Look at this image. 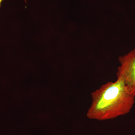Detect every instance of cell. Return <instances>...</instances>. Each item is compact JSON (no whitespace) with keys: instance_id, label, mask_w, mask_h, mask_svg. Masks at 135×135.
Here are the masks:
<instances>
[{"instance_id":"obj_2","label":"cell","mask_w":135,"mask_h":135,"mask_svg":"<svg viewBox=\"0 0 135 135\" xmlns=\"http://www.w3.org/2000/svg\"><path fill=\"white\" fill-rule=\"evenodd\" d=\"M117 78L123 80L129 92L135 96V49L119 58Z\"/></svg>"},{"instance_id":"obj_1","label":"cell","mask_w":135,"mask_h":135,"mask_svg":"<svg viewBox=\"0 0 135 135\" xmlns=\"http://www.w3.org/2000/svg\"><path fill=\"white\" fill-rule=\"evenodd\" d=\"M92 103L86 113L88 118L99 121L112 119L130 112L135 103L123 80L107 83L91 93Z\"/></svg>"},{"instance_id":"obj_3","label":"cell","mask_w":135,"mask_h":135,"mask_svg":"<svg viewBox=\"0 0 135 135\" xmlns=\"http://www.w3.org/2000/svg\"><path fill=\"white\" fill-rule=\"evenodd\" d=\"M3 0H0V7H1V4ZM25 2L27 3V0H24Z\"/></svg>"}]
</instances>
